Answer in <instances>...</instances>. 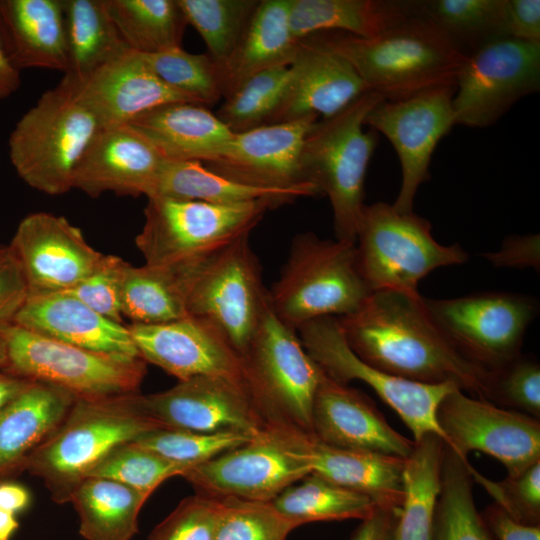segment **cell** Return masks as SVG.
<instances>
[{
    "label": "cell",
    "mask_w": 540,
    "mask_h": 540,
    "mask_svg": "<svg viewBox=\"0 0 540 540\" xmlns=\"http://www.w3.org/2000/svg\"><path fill=\"white\" fill-rule=\"evenodd\" d=\"M337 318L348 345L367 364L415 382H453L488 401L490 372L453 346L419 293L374 291L356 312Z\"/></svg>",
    "instance_id": "obj_1"
},
{
    "label": "cell",
    "mask_w": 540,
    "mask_h": 540,
    "mask_svg": "<svg viewBox=\"0 0 540 540\" xmlns=\"http://www.w3.org/2000/svg\"><path fill=\"white\" fill-rule=\"evenodd\" d=\"M308 37L346 59L367 91L389 101L456 86L468 58L443 31L418 15L371 37L341 31Z\"/></svg>",
    "instance_id": "obj_2"
},
{
    "label": "cell",
    "mask_w": 540,
    "mask_h": 540,
    "mask_svg": "<svg viewBox=\"0 0 540 540\" xmlns=\"http://www.w3.org/2000/svg\"><path fill=\"white\" fill-rule=\"evenodd\" d=\"M135 394L77 398L57 429L30 454L24 467L43 480L54 502H70L112 449L163 428L138 408Z\"/></svg>",
    "instance_id": "obj_3"
},
{
    "label": "cell",
    "mask_w": 540,
    "mask_h": 540,
    "mask_svg": "<svg viewBox=\"0 0 540 540\" xmlns=\"http://www.w3.org/2000/svg\"><path fill=\"white\" fill-rule=\"evenodd\" d=\"M384 100L377 93H363L337 114L317 120L303 142V178L328 197L339 241L356 243L365 176L378 143L376 131H365V119Z\"/></svg>",
    "instance_id": "obj_4"
},
{
    "label": "cell",
    "mask_w": 540,
    "mask_h": 540,
    "mask_svg": "<svg viewBox=\"0 0 540 540\" xmlns=\"http://www.w3.org/2000/svg\"><path fill=\"white\" fill-rule=\"evenodd\" d=\"M100 130L95 115L63 77L11 131V164L31 188L51 196L64 194L72 189L76 167Z\"/></svg>",
    "instance_id": "obj_5"
},
{
    "label": "cell",
    "mask_w": 540,
    "mask_h": 540,
    "mask_svg": "<svg viewBox=\"0 0 540 540\" xmlns=\"http://www.w3.org/2000/svg\"><path fill=\"white\" fill-rule=\"evenodd\" d=\"M362 278L355 244L296 235L279 279L268 290L275 315L295 331L316 318L356 312L371 295Z\"/></svg>",
    "instance_id": "obj_6"
},
{
    "label": "cell",
    "mask_w": 540,
    "mask_h": 540,
    "mask_svg": "<svg viewBox=\"0 0 540 540\" xmlns=\"http://www.w3.org/2000/svg\"><path fill=\"white\" fill-rule=\"evenodd\" d=\"M135 244L145 264L181 267L201 262L249 235L267 210L266 199L240 204L149 197Z\"/></svg>",
    "instance_id": "obj_7"
},
{
    "label": "cell",
    "mask_w": 540,
    "mask_h": 540,
    "mask_svg": "<svg viewBox=\"0 0 540 540\" xmlns=\"http://www.w3.org/2000/svg\"><path fill=\"white\" fill-rule=\"evenodd\" d=\"M355 249L360 274L372 292L418 293L420 280L430 272L468 259L459 244L438 243L427 219L386 202L362 207Z\"/></svg>",
    "instance_id": "obj_8"
},
{
    "label": "cell",
    "mask_w": 540,
    "mask_h": 540,
    "mask_svg": "<svg viewBox=\"0 0 540 540\" xmlns=\"http://www.w3.org/2000/svg\"><path fill=\"white\" fill-rule=\"evenodd\" d=\"M241 358L246 383L267 424L311 434L313 401L324 372L270 302Z\"/></svg>",
    "instance_id": "obj_9"
},
{
    "label": "cell",
    "mask_w": 540,
    "mask_h": 540,
    "mask_svg": "<svg viewBox=\"0 0 540 540\" xmlns=\"http://www.w3.org/2000/svg\"><path fill=\"white\" fill-rule=\"evenodd\" d=\"M177 268L188 316L212 323L242 357L269 304L249 235L201 262Z\"/></svg>",
    "instance_id": "obj_10"
},
{
    "label": "cell",
    "mask_w": 540,
    "mask_h": 540,
    "mask_svg": "<svg viewBox=\"0 0 540 540\" xmlns=\"http://www.w3.org/2000/svg\"><path fill=\"white\" fill-rule=\"evenodd\" d=\"M306 434L268 423L246 443L191 467L182 477L208 497L271 502L312 473Z\"/></svg>",
    "instance_id": "obj_11"
},
{
    "label": "cell",
    "mask_w": 540,
    "mask_h": 540,
    "mask_svg": "<svg viewBox=\"0 0 540 540\" xmlns=\"http://www.w3.org/2000/svg\"><path fill=\"white\" fill-rule=\"evenodd\" d=\"M0 333L7 349V372L59 386L77 398L137 393L146 374V362L142 358L89 351L15 324Z\"/></svg>",
    "instance_id": "obj_12"
},
{
    "label": "cell",
    "mask_w": 540,
    "mask_h": 540,
    "mask_svg": "<svg viewBox=\"0 0 540 540\" xmlns=\"http://www.w3.org/2000/svg\"><path fill=\"white\" fill-rule=\"evenodd\" d=\"M296 331L302 346L326 376L344 385L352 380L366 383L397 413L411 431L413 441L436 434L446 442L437 411L442 400L459 388L457 384L415 382L367 364L352 351L334 316L313 319Z\"/></svg>",
    "instance_id": "obj_13"
},
{
    "label": "cell",
    "mask_w": 540,
    "mask_h": 540,
    "mask_svg": "<svg viewBox=\"0 0 540 540\" xmlns=\"http://www.w3.org/2000/svg\"><path fill=\"white\" fill-rule=\"evenodd\" d=\"M427 310L453 346L492 372L521 354L536 302L524 295L487 292L450 299L424 298Z\"/></svg>",
    "instance_id": "obj_14"
},
{
    "label": "cell",
    "mask_w": 540,
    "mask_h": 540,
    "mask_svg": "<svg viewBox=\"0 0 540 540\" xmlns=\"http://www.w3.org/2000/svg\"><path fill=\"white\" fill-rule=\"evenodd\" d=\"M539 89L540 44L496 39L468 55L456 81L455 122L490 126L518 100Z\"/></svg>",
    "instance_id": "obj_15"
},
{
    "label": "cell",
    "mask_w": 540,
    "mask_h": 540,
    "mask_svg": "<svg viewBox=\"0 0 540 540\" xmlns=\"http://www.w3.org/2000/svg\"><path fill=\"white\" fill-rule=\"evenodd\" d=\"M437 421L446 442L460 457L481 451L497 459L507 476L540 461V420L467 395L461 389L440 403Z\"/></svg>",
    "instance_id": "obj_16"
},
{
    "label": "cell",
    "mask_w": 540,
    "mask_h": 540,
    "mask_svg": "<svg viewBox=\"0 0 540 540\" xmlns=\"http://www.w3.org/2000/svg\"><path fill=\"white\" fill-rule=\"evenodd\" d=\"M455 90L456 86H440L405 99L384 100L365 119V125L382 133L398 155L402 180L392 206L401 213L413 212L418 188L430 177L433 152L456 124Z\"/></svg>",
    "instance_id": "obj_17"
},
{
    "label": "cell",
    "mask_w": 540,
    "mask_h": 540,
    "mask_svg": "<svg viewBox=\"0 0 540 540\" xmlns=\"http://www.w3.org/2000/svg\"><path fill=\"white\" fill-rule=\"evenodd\" d=\"M138 408L163 428L255 436L266 425L245 381L197 376L162 392L136 393Z\"/></svg>",
    "instance_id": "obj_18"
},
{
    "label": "cell",
    "mask_w": 540,
    "mask_h": 540,
    "mask_svg": "<svg viewBox=\"0 0 540 540\" xmlns=\"http://www.w3.org/2000/svg\"><path fill=\"white\" fill-rule=\"evenodd\" d=\"M23 269L30 295L64 292L100 263L80 228L65 217L36 212L24 217L9 244Z\"/></svg>",
    "instance_id": "obj_19"
},
{
    "label": "cell",
    "mask_w": 540,
    "mask_h": 540,
    "mask_svg": "<svg viewBox=\"0 0 540 540\" xmlns=\"http://www.w3.org/2000/svg\"><path fill=\"white\" fill-rule=\"evenodd\" d=\"M128 328L144 361L178 381L218 376L246 382L242 358L224 334L205 319L187 316L161 324H131Z\"/></svg>",
    "instance_id": "obj_20"
},
{
    "label": "cell",
    "mask_w": 540,
    "mask_h": 540,
    "mask_svg": "<svg viewBox=\"0 0 540 540\" xmlns=\"http://www.w3.org/2000/svg\"><path fill=\"white\" fill-rule=\"evenodd\" d=\"M317 120V115H307L234 133L223 153L204 166L256 187L295 189L314 185L303 178L300 155L304 139Z\"/></svg>",
    "instance_id": "obj_21"
},
{
    "label": "cell",
    "mask_w": 540,
    "mask_h": 540,
    "mask_svg": "<svg viewBox=\"0 0 540 540\" xmlns=\"http://www.w3.org/2000/svg\"><path fill=\"white\" fill-rule=\"evenodd\" d=\"M368 92L352 65L311 37L299 40L289 78L266 124L329 118Z\"/></svg>",
    "instance_id": "obj_22"
},
{
    "label": "cell",
    "mask_w": 540,
    "mask_h": 540,
    "mask_svg": "<svg viewBox=\"0 0 540 540\" xmlns=\"http://www.w3.org/2000/svg\"><path fill=\"white\" fill-rule=\"evenodd\" d=\"M334 447L406 458L414 441L397 432L362 392L323 375L312 406V432Z\"/></svg>",
    "instance_id": "obj_23"
},
{
    "label": "cell",
    "mask_w": 540,
    "mask_h": 540,
    "mask_svg": "<svg viewBox=\"0 0 540 540\" xmlns=\"http://www.w3.org/2000/svg\"><path fill=\"white\" fill-rule=\"evenodd\" d=\"M95 115L101 129L126 125L141 114L173 102H191L165 84L140 53L132 50L77 81L64 75Z\"/></svg>",
    "instance_id": "obj_24"
},
{
    "label": "cell",
    "mask_w": 540,
    "mask_h": 540,
    "mask_svg": "<svg viewBox=\"0 0 540 540\" xmlns=\"http://www.w3.org/2000/svg\"><path fill=\"white\" fill-rule=\"evenodd\" d=\"M166 159L129 124L101 129L92 140L72 179V188L92 198L147 196Z\"/></svg>",
    "instance_id": "obj_25"
},
{
    "label": "cell",
    "mask_w": 540,
    "mask_h": 540,
    "mask_svg": "<svg viewBox=\"0 0 540 540\" xmlns=\"http://www.w3.org/2000/svg\"><path fill=\"white\" fill-rule=\"evenodd\" d=\"M13 324L89 351L142 358L128 326L102 316L63 292L30 295Z\"/></svg>",
    "instance_id": "obj_26"
},
{
    "label": "cell",
    "mask_w": 540,
    "mask_h": 540,
    "mask_svg": "<svg viewBox=\"0 0 540 540\" xmlns=\"http://www.w3.org/2000/svg\"><path fill=\"white\" fill-rule=\"evenodd\" d=\"M0 43L19 71L68 70L62 0H0Z\"/></svg>",
    "instance_id": "obj_27"
},
{
    "label": "cell",
    "mask_w": 540,
    "mask_h": 540,
    "mask_svg": "<svg viewBox=\"0 0 540 540\" xmlns=\"http://www.w3.org/2000/svg\"><path fill=\"white\" fill-rule=\"evenodd\" d=\"M129 125L171 161L211 162L223 153L234 135L206 106L191 102L158 106Z\"/></svg>",
    "instance_id": "obj_28"
},
{
    "label": "cell",
    "mask_w": 540,
    "mask_h": 540,
    "mask_svg": "<svg viewBox=\"0 0 540 540\" xmlns=\"http://www.w3.org/2000/svg\"><path fill=\"white\" fill-rule=\"evenodd\" d=\"M77 397L45 382L32 381L0 411V475L23 465L62 423Z\"/></svg>",
    "instance_id": "obj_29"
},
{
    "label": "cell",
    "mask_w": 540,
    "mask_h": 540,
    "mask_svg": "<svg viewBox=\"0 0 540 540\" xmlns=\"http://www.w3.org/2000/svg\"><path fill=\"white\" fill-rule=\"evenodd\" d=\"M305 447L313 474L368 496L377 507H401L404 458L334 447L311 434Z\"/></svg>",
    "instance_id": "obj_30"
},
{
    "label": "cell",
    "mask_w": 540,
    "mask_h": 540,
    "mask_svg": "<svg viewBox=\"0 0 540 540\" xmlns=\"http://www.w3.org/2000/svg\"><path fill=\"white\" fill-rule=\"evenodd\" d=\"M290 0H259L231 55L218 65L222 98L250 77L270 68L289 66L297 40L289 26Z\"/></svg>",
    "instance_id": "obj_31"
},
{
    "label": "cell",
    "mask_w": 540,
    "mask_h": 540,
    "mask_svg": "<svg viewBox=\"0 0 540 540\" xmlns=\"http://www.w3.org/2000/svg\"><path fill=\"white\" fill-rule=\"evenodd\" d=\"M314 196H321L314 185L295 189L256 187L212 172L199 161L165 160L146 197L196 200L214 204H240L266 199L279 207L301 197Z\"/></svg>",
    "instance_id": "obj_32"
},
{
    "label": "cell",
    "mask_w": 540,
    "mask_h": 540,
    "mask_svg": "<svg viewBox=\"0 0 540 540\" xmlns=\"http://www.w3.org/2000/svg\"><path fill=\"white\" fill-rule=\"evenodd\" d=\"M417 15L413 0H290L289 26L299 41L310 35L341 31L371 37Z\"/></svg>",
    "instance_id": "obj_33"
},
{
    "label": "cell",
    "mask_w": 540,
    "mask_h": 540,
    "mask_svg": "<svg viewBox=\"0 0 540 540\" xmlns=\"http://www.w3.org/2000/svg\"><path fill=\"white\" fill-rule=\"evenodd\" d=\"M444 449L442 438L427 434L414 441L411 453L404 459V496L394 540H432Z\"/></svg>",
    "instance_id": "obj_34"
},
{
    "label": "cell",
    "mask_w": 540,
    "mask_h": 540,
    "mask_svg": "<svg viewBox=\"0 0 540 540\" xmlns=\"http://www.w3.org/2000/svg\"><path fill=\"white\" fill-rule=\"evenodd\" d=\"M150 494L120 482L87 477L76 488L70 503L85 540H131L138 531L140 511Z\"/></svg>",
    "instance_id": "obj_35"
},
{
    "label": "cell",
    "mask_w": 540,
    "mask_h": 540,
    "mask_svg": "<svg viewBox=\"0 0 540 540\" xmlns=\"http://www.w3.org/2000/svg\"><path fill=\"white\" fill-rule=\"evenodd\" d=\"M62 1L68 52V70L64 75L80 81L130 50L105 0Z\"/></svg>",
    "instance_id": "obj_36"
},
{
    "label": "cell",
    "mask_w": 540,
    "mask_h": 540,
    "mask_svg": "<svg viewBox=\"0 0 540 540\" xmlns=\"http://www.w3.org/2000/svg\"><path fill=\"white\" fill-rule=\"evenodd\" d=\"M121 310L132 324H161L187 317L179 269L128 263L122 281Z\"/></svg>",
    "instance_id": "obj_37"
},
{
    "label": "cell",
    "mask_w": 540,
    "mask_h": 540,
    "mask_svg": "<svg viewBox=\"0 0 540 540\" xmlns=\"http://www.w3.org/2000/svg\"><path fill=\"white\" fill-rule=\"evenodd\" d=\"M415 12L443 31L465 54L507 37V0H413Z\"/></svg>",
    "instance_id": "obj_38"
},
{
    "label": "cell",
    "mask_w": 540,
    "mask_h": 540,
    "mask_svg": "<svg viewBox=\"0 0 540 540\" xmlns=\"http://www.w3.org/2000/svg\"><path fill=\"white\" fill-rule=\"evenodd\" d=\"M121 37L134 52L182 47L186 19L176 0H105Z\"/></svg>",
    "instance_id": "obj_39"
},
{
    "label": "cell",
    "mask_w": 540,
    "mask_h": 540,
    "mask_svg": "<svg viewBox=\"0 0 540 540\" xmlns=\"http://www.w3.org/2000/svg\"><path fill=\"white\" fill-rule=\"evenodd\" d=\"M470 463L445 444L432 540H496L473 496Z\"/></svg>",
    "instance_id": "obj_40"
},
{
    "label": "cell",
    "mask_w": 540,
    "mask_h": 540,
    "mask_svg": "<svg viewBox=\"0 0 540 540\" xmlns=\"http://www.w3.org/2000/svg\"><path fill=\"white\" fill-rule=\"evenodd\" d=\"M271 502L299 526L321 521L363 520L377 508L368 496L313 473L300 484L287 487Z\"/></svg>",
    "instance_id": "obj_41"
},
{
    "label": "cell",
    "mask_w": 540,
    "mask_h": 540,
    "mask_svg": "<svg viewBox=\"0 0 540 540\" xmlns=\"http://www.w3.org/2000/svg\"><path fill=\"white\" fill-rule=\"evenodd\" d=\"M217 65L231 55L259 0H176Z\"/></svg>",
    "instance_id": "obj_42"
},
{
    "label": "cell",
    "mask_w": 540,
    "mask_h": 540,
    "mask_svg": "<svg viewBox=\"0 0 540 540\" xmlns=\"http://www.w3.org/2000/svg\"><path fill=\"white\" fill-rule=\"evenodd\" d=\"M141 55L165 84L193 103L207 106L222 98L218 65L208 53L193 54L176 47Z\"/></svg>",
    "instance_id": "obj_43"
},
{
    "label": "cell",
    "mask_w": 540,
    "mask_h": 540,
    "mask_svg": "<svg viewBox=\"0 0 540 540\" xmlns=\"http://www.w3.org/2000/svg\"><path fill=\"white\" fill-rule=\"evenodd\" d=\"M213 540H287L299 525L272 502L215 498Z\"/></svg>",
    "instance_id": "obj_44"
},
{
    "label": "cell",
    "mask_w": 540,
    "mask_h": 540,
    "mask_svg": "<svg viewBox=\"0 0 540 540\" xmlns=\"http://www.w3.org/2000/svg\"><path fill=\"white\" fill-rule=\"evenodd\" d=\"M289 78V66L264 70L224 98L216 116L233 132L265 125Z\"/></svg>",
    "instance_id": "obj_45"
},
{
    "label": "cell",
    "mask_w": 540,
    "mask_h": 540,
    "mask_svg": "<svg viewBox=\"0 0 540 540\" xmlns=\"http://www.w3.org/2000/svg\"><path fill=\"white\" fill-rule=\"evenodd\" d=\"M188 469L131 441L112 449L87 477L111 479L151 495L162 482Z\"/></svg>",
    "instance_id": "obj_46"
},
{
    "label": "cell",
    "mask_w": 540,
    "mask_h": 540,
    "mask_svg": "<svg viewBox=\"0 0 540 540\" xmlns=\"http://www.w3.org/2000/svg\"><path fill=\"white\" fill-rule=\"evenodd\" d=\"M252 437L232 432L203 433L183 429L158 428L134 442L188 467L208 461L249 441Z\"/></svg>",
    "instance_id": "obj_47"
},
{
    "label": "cell",
    "mask_w": 540,
    "mask_h": 540,
    "mask_svg": "<svg viewBox=\"0 0 540 540\" xmlns=\"http://www.w3.org/2000/svg\"><path fill=\"white\" fill-rule=\"evenodd\" d=\"M488 401L534 418H540V365L520 354L490 372Z\"/></svg>",
    "instance_id": "obj_48"
},
{
    "label": "cell",
    "mask_w": 540,
    "mask_h": 540,
    "mask_svg": "<svg viewBox=\"0 0 540 540\" xmlns=\"http://www.w3.org/2000/svg\"><path fill=\"white\" fill-rule=\"evenodd\" d=\"M473 481L481 484L513 520L527 525L540 522V461L517 476H507L502 481H492L480 474L471 464Z\"/></svg>",
    "instance_id": "obj_49"
},
{
    "label": "cell",
    "mask_w": 540,
    "mask_h": 540,
    "mask_svg": "<svg viewBox=\"0 0 540 540\" xmlns=\"http://www.w3.org/2000/svg\"><path fill=\"white\" fill-rule=\"evenodd\" d=\"M127 262L116 255H103L97 267L66 293L102 316L123 323L122 281Z\"/></svg>",
    "instance_id": "obj_50"
},
{
    "label": "cell",
    "mask_w": 540,
    "mask_h": 540,
    "mask_svg": "<svg viewBox=\"0 0 540 540\" xmlns=\"http://www.w3.org/2000/svg\"><path fill=\"white\" fill-rule=\"evenodd\" d=\"M216 499L196 493L183 499L148 540H213Z\"/></svg>",
    "instance_id": "obj_51"
},
{
    "label": "cell",
    "mask_w": 540,
    "mask_h": 540,
    "mask_svg": "<svg viewBox=\"0 0 540 540\" xmlns=\"http://www.w3.org/2000/svg\"><path fill=\"white\" fill-rule=\"evenodd\" d=\"M29 297L28 284L10 245L0 244V331L14 323Z\"/></svg>",
    "instance_id": "obj_52"
},
{
    "label": "cell",
    "mask_w": 540,
    "mask_h": 540,
    "mask_svg": "<svg viewBox=\"0 0 540 540\" xmlns=\"http://www.w3.org/2000/svg\"><path fill=\"white\" fill-rule=\"evenodd\" d=\"M495 267L533 268L540 267L539 234L513 235L504 239L497 252L482 254Z\"/></svg>",
    "instance_id": "obj_53"
},
{
    "label": "cell",
    "mask_w": 540,
    "mask_h": 540,
    "mask_svg": "<svg viewBox=\"0 0 540 540\" xmlns=\"http://www.w3.org/2000/svg\"><path fill=\"white\" fill-rule=\"evenodd\" d=\"M506 35L540 44V1L507 0Z\"/></svg>",
    "instance_id": "obj_54"
},
{
    "label": "cell",
    "mask_w": 540,
    "mask_h": 540,
    "mask_svg": "<svg viewBox=\"0 0 540 540\" xmlns=\"http://www.w3.org/2000/svg\"><path fill=\"white\" fill-rule=\"evenodd\" d=\"M482 516L496 540H540L539 525L519 523L495 503Z\"/></svg>",
    "instance_id": "obj_55"
},
{
    "label": "cell",
    "mask_w": 540,
    "mask_h": 540,
    "mask_svg": "<svg viewBox=\"0 0 540 540\" xmlns=\"http://www.w3.org/2000/svg\"><path fill=\"white\" fill-rule=\"evenodd\" d=\"M400 508L377 507L361 520L350 540H394Z\"/></svg>",
    "instance_id": "obj_56"
},
{
    "label": "cell",
    "mask_w": 540,
    "mask_h": 540,
    "mask_svg": "<svg viewBox=\"0 0 540 540\" xmlns=\"http://www.w3.org/2000/svg\"><path fill=\"white\" fill-rule=\"evenodd\" d=\"M30 503V493L22 485L12 482L0 483V507L15 514L25 510Z\"/></svg>",
    "instance_id": "obj_57"
},
{
    "label": "cell",
    "mask_w": 540,
    "mask_h": 540,
    "mask_svg": "<svg viewBox=\"0 0 540 540\" xmlns=\"http://www.w3.org/2000/svg\"><path fill=\"white\" fill-rule=\"evenodd\" d=\"M20 86V71L11 64L0 43V100L11 96Z\"/></svg>",
    "instance_id": "obj_58"
},
{
    "label": "cell",
    "mask_w": 540,
    "mask_h": 540,
    "mask_svg": "<svg viewBox=\"0 0 540 540\" xmlns=\"http://www.w3.org/2000/svg\"><path fill=\"white\" fill-rule=\"evenodd\" d=\"M31 382L32 380L16 376L7 371H0V411Z\"/></svg>",
    "instance_id": "obj_59"
},
{
    "label": "cell",
    "mask_w": 540,
    "mask_h": 540,
    "mask_svg": "<svg viewBox=\"0 0 540 540\" xmlns=\"http://www.w3.org/2000/svg\"><path fill=\"white\" fill-rule=\"evenodd\" d=\"M18 526L15 514L0 507V540H10Z\"/></svg>",
    "instance_id": "obj_60"
},
{
    "label": "cell",
    "mask_w": 540,
    "mask_h": 540,
    "mask_svg": "<svg viewBox=\"0 0 540 540\" xmlns=\"http://www.w3.org/2000/svg\"><path fill=\"white\" fill-rule=\"evenodd\" d=\"M8 363L7 349L4 338L0 333V369H5Z\"/></svg>",
    "instance_id": "obj_61"
}]
</instances>
